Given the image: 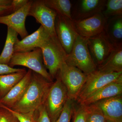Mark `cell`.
Returning a JSON list of instances; mask_svg holds the SVG:
<instances>
[{"label": "cell", "mask_w": 122, "mask_h": 122, "mask_svg": "<svg viewBox=\"0 0 122 122\" xmlns=\"http://www.w3.org/2000/svg\"><path fill=\"white\" fill-rule=\"evenodd\" d=\"M55 32L58 41L67 55L72 50L77 33L73 21L69 18L57 15L55 23Z\"/></svg>", "instance_id": "9"}, {"label": "cell", "mask_w": 122, "mask_h": 122, "mask_svg": "<svg viewBox=\"0 0 122 122\" xmlns=\"http://www.w3.org/2000/svg\"><path fill=\"white\" fill-rule=\"evenodd\" d=\"M8 66L12 68L16 66L27 67L48 81H54L53 79L44 66L42 52L40 48H36L30 52L14 53Z\"/></svg>", "instance_id": "4"}, {"label": "cell", "mask_w": 122, "mask_h": 122, "mask_svg": "<svg viewBox=\"0 0 122 122\" xmlns=\"http://www.w3.org/2000/svg\"><path fill=\"white\" fill-rule=\"evenodd\" d=\"M45 4L55 11L57 15L72 20V2L70 0H43Z\"/></svg>", "instance_id": "22"}, {"label": "cell", "mask_w": 122, "mask_h": 122, "mask_svg": "<svg viewBox=\"0 0 122 122\" xmlns=\"http://www.w3.org/2000/svg\"><path fill=\"white\" fill-rule=\"evenodd\" d=\"M105 34L114 47L122 45V16L108 18L104 30Z\"/></svg>", "instance_id": "19"}, {"label": "cell", "mask_w": 122, "mask_h": 122, "mask_svg": "<svg viewBox=\"0 0 122 122\" xmlns=\"http://www.w3.org/2000/svg\"><path fill=\"white\" fill-rule=\"evenodd\" d=\"M37 110L38 122H51L45 104L39 107Z\"/></svg>", "instance_id": "29"}, {"label": "cell", "mask_w": 122, "mask_h": 122, "mask_svg": "<svg viewBox=\"0 0 122 122\" xmlns=\"http://www.w3.org/2000/svg\"><path fill=\"white\" fill-rule=\"evenodd\" d=\"M12 6L8 7H0V16L8 15L13 13Z\"/></svg>", "instance_id": "32"}, {"label": "cell", "mask_w": 122, "mask_h": 122, "mask_svg": "<svg viewBox=\"0 0 122 122\" xmlns=\"http://www.w3.org/2000/svg\"><path fill=\"white\" fill-rule=\"evenodd\" d=\"M29 0L25 5L17 11L8 15L0 16V24L7 25L16 31L22 39L29 35L25 28L26 18L32 2Z\"/></svg>", "instance_id": "13"}, {"label": "cell", "mask_w": 122, "mask_h": 122, "mask_svg": "<svg viewBox=\"0 0 122 122\" xmlns=\"http://www.w3.org/2000/svg\"><path fill=\"white\" fill-rule=\"evenodd\" d=\"M56 79L50 89L45 103L51 122L57 120L69 98L67 89L58 75Z\"/></svg>", "instance_id": "5"}, {"label": "cell", "mask_w": 122, "mask_h": 122, "mask_svg": "<svg viewBox=\"0 0 122 122\" xmlns=\"http://www.w3.org/2000/svg\"><path fill=\"white\" fill-rule=\"evenodd\" d=\"M97 70L107 73L122 72V45L114 47L106 59L98 66Z\"/></svg>", "instance_id": "18"}, {"label": "cell", "mask_w": 122, "mask_h": 122, "mask_svg": "<svg viewBox=\"0 0 122 122\" xmlns=\"http://www.w3.org/2000/svg\"><path fill=\"white\" fill-rule=\"evenodd\" d=\"M87 39V47L90 54L97 68L106 59L114 46L109 41L104 31Z\"/></svg>", "instance_id": "10"}, {"label": "cell", "mask_w": 122, "mask_h": 122, "mask_svg": "<svg viewBox=\"0 0 122 122\" xmlns=\"http://www.w3.org/2000/svg\"><path fill=\"white\" fill-rule=\"evenodd\" d=\"M106 0H79L72 3L71 17L73 21L81 20L101 13Z\"/></svg>", "instance_id": "12"}, {"label": "cell", "mask_w": 122, "mask_h": 122, "mask_svg": "<svg viewBox=\"0 0 122 122\" xmlns=\"http://www.w3.org/2000/svg\"><path fill=\"white\" fill-rule=\"evenodd\" d=\"M57 14L47 7L43 0H33L28 16L35 18L37 23L41 25L52 38H57L55 28Z\"/></svg>", "instance_id": "8"}, {"label": "cell", "mask_w": 122, "mask_h": 122, "mask_svg": "<svg viewBox=\"0 0 122 122\" xmlns=\"http://www.w3.org/2000/svg\"><path fill=\"white\" fill-rule=\"evenodd\" d=\"M107 20L101 13L84 20L73 21V22L78 35L88 39L104 31Z\"/></svg>", "instance_id": "11"}, {"label": "cell", "mask_w": 122, "mask_h": 122, "mask_svg": "<svg viewBox=\"0 0 122 122\" xmlns=\"http://www.w3.org/2000/svg\"><path fill=\"white\" fill-rule=\"evenodd\" d=\"M122 94V81L107 84L92 93L79 103V105L88 106L99 101Z\"/></svg>", "instance_id": "17"}, {"label": "cell", "mask_w": 122, "mask_h": 122, "mask_svg": "<svg viewBox=\"0 0 122 122\" xmlns=\"http://www.w3.org/2000/svg\"><path fill=\"white\" fill-rule=\"evenodd\" d=\"M23 69H16L10 67L8 65L0 64V75L7 74L21 71Z\"/></svg>", "instance_id": "30"}, {"label": "cell", "mask_w": 122, "mask_h": 122, "mask_svg": "<svg viewBox=\"0 0 122 122\" xmlns=\"http://www.w3.org/2000/svg\"><path fill=\"white\" fill-rule=\"evenodd\" d=\"M12 0H0V7L11 6Z\"/></svg>", "instance_id": "33"}, {"label": "cell", "mask_w": 122, "mask_h": 122, "mask_svg": "<svg viewBox=\"0 0 122 122\" xmlns=\"http://www.w3.org/2000/svg\"><path fill=\"white\" fill-rule=\"evenodd\" d=\"M0 122H20L17 118L8 110L0 106Z\"/></svg>", "instance_id": "27"}, {"label": "cell", "mask_w": 122, "mask_h": 122, "mask_svg": "<svg viewBox=\"0 0 122 122\" xmlns=\"http://www.w3.org/2000/svg\"><path fill=\"white\" fill-rule=\"evenodd\" d=\"M32 72L28 70L21 81L0 100V106L12 109L21 99L30 83Z\"/></svg>", "instance_id": "16"}, {"label": "cell", "mask_w": 122, "mask_h": 122, "mask_svg": "<svg viewBox=\"0 0 122 122\" xmlns=\"http://www.w3.org/2000/svg\"><path fill=\"white\" fill-rule=\"evenodd\" d=\"M74 101L68 98L60 116L55 122H70L75 106Z\"/></svg>", "instance_id": "25"}, {"label": "cell", "mask_w": 122, "mask_h": 122, "mask_svg": "<svg viewBox=\"0 0 122 122\" xmlns=\"http://www.w3.org/2000/svg\"><path fill=\"white\" fill-rule=\"evenodd\" d=\"M51 37L48 32L41 25L34 32L17 41L14 46V53L30 52L39 48Z\"/></svg>", "instance_id": "15"}, {"label": "cell", "mask_w": 122, "mask_h": 122, "mask_svg": "<svg viewBox=\"0 0 122 122\" xmlns=\"http://www.w3.org/2000/svg\"><path fill=\"white\" fill-rule=\"evenodd\" d=\"M85 106V122H106L107 120L102 111L94 105L91 104Z\"/></svg>", "instance_id": "24"}, {"label": "cell", "mask_w": 122, "mask_h": 122, "mask_svg": "<svg viewBox=\"0 0 122 122\" xmlns=\"http://www.w3.org/2000/svg\"><path fill=\"white\" fill-rule=\"evenodd\" d=\"M87 39L78 35L71 52L67 54L65 60L68 65L78 68L86 75L97 70L88 49Z\"/></svg>", "instance_id": "2"}, {"label": "cell", "mask_w": 122, "mask_h": 122, "mask_svg": "<svg viewBox=\"0 0 122 122\" xmlns=\"http://www.w3.org/2000/svg\"><path fill=\"white\" fill-rule=\"evenodd\" d=\"M57 75L67 89L68 98L76 101L86 80V75L64 61Z\"/></svg>", "instance_id": "6"}, {"label": "cell", "mask_w": 122, "mask_h": 122, "mask_svg": "<svg viewBox=\"0 0 122 122\" xmlns=\"http://www.w3.org/2000/svg\"><path fill=\"white\" fill-rule=\"evenodd\" d=\"M18 34L13 29L8 27L7 38L5 46L0 55V64L8 65L14 53L15 44L19 40Z\"/></svg>", "instance_id": "21"}, {"label": "cell", "mask_w": 122, "mask_h": 122, "mask_svg": "<svg viewBox=\"0 0 122 122\" xmlns=\"http://www.w3.org/2000/svg\"><path fill=\"white\" fill-rule=\"evenodd\" d=\"M44 66L52 78L56 79L67 54L57 38L50 37L41 46Z\"/></svg>", "instance_id": "3"}, {"label": "cell", "mask_w": 122, "mask_h": 122, "mask_svg": "<svg viewBox=\"0 0 122 122\" xmlns=\"http://www.w3.org/2000/svg\"><path fill=\"white\" fill-rule=\"evenodd\" d=\"M122 81V72L107 73L97 70L86 75V79L76 101L78 103L87 96L112 82Z\"/></svg>", "instance_id": "7"}, {"label": "cell", "mask_w": 122, "mask_h": 122, "mask_svg": "<svg viewBox=\"0 0 122 122\" xmlns=\"http://www.w3.org/2000/svg\"><path fill=\"white\" fill-rule=\"evenodd\" d=\"M54 81H50L32 71L30 83L24 96L11 109L21 113L36 111L45 104Z\"/></svg>", "instance_id": "1"}, {"label": "cell", "mask_w": 122, "mask_h": 122, "mask_svg": "<svg viewBox=\"0 0 122 122\" xmlns=\"http://www.w3.org/2000/svg\"><path fill=\"white\" fill-rule=\"evenodd\" d=\"M29 1V0H12L11 6L12 7L13 12L21 8Z\"/></svg>", "instance_id": "31"}, {"label": "cell", "mask_w": 122, "mask_h": 122, "mask_svg": "<svg viewBox=\"0 0 122 122\" xmlns=\"http://www.w3.org/2000/svg\"><path fill=\"white\" fill-rule=\"evenodd\" d=\"M26 72L24 68L19 72L0 75V100L21 81Z\"/></svg>", "instance_id": "20"}, {"label": "cell", "mask_w": 122, "mask_h": 122, "mask_svg": "<svg viewBox=\"0 0 122 122\" xmlns=\"http://www.w3.org/2000/svg\"><path fill=\"white\" fill-rule=\"evenodd\" d=\"M106 122H112V121H111V120H107Z\"/></svg>", "instance_id": "34"}, {"label": "cell", "mask_w": 122, "mask_h": 122, "mask_svg": "<svg viewBox=\"0 0 122 122\" xmlns=\"http://www.w3.org/2000/svg\"><path fill=\"white\" fill-rule=\"evenodd\" d=\"M5 107L16 116L20 122H38L37 110L26 113H21L14 111L12 109L5 107Z\"/></svg>", "instance_id": "26"}, {"label": "cell", "mask_w": 122, "mask_h": 122, "mask_svg": "<svg viewBox=\"0 0 122 122\" xmlns=\"http://www.w3.org/2000/svg\"><path fill=\"white\" fill-rule=\"evenodd\" d=\"M92 104L102 111L107 120L122 122V95L99 100Z\"/></svg>", "instance_id": "14"}, {"label": "cell", "mask_w": 122, "mask_h": 122, "mask_svg": "<svg viewBox=\"0 0 122 122\" xmlns=\"http://www.w3.org/2000/svg\"><path fill=\"white\" fill-rule=\"evenodd\" d=\"M73 122H85L86 112L85 106L79 105L76 108L74 107Z\"/></svg>", "instance_id": "28"}, {"label": "cell", "mask_w": 122, "mask_h": 122, "mask_svg": "<svg viewBox=\"0 0 122 122\" xmlns=\"http://www.w3.org/2000/svg\"><path fill=\"white\" fill-rule=\"evenodd\" d=\"M107 19L122 16V0H107L102 12Z\"/></svg>", "instance_id": "23"}]
</instances>
